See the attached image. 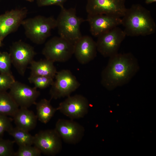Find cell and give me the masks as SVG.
Masks as SVG:
<instances>
[{
  "mask_svg": "<svg viewBox=\"0 0 156 156\" xmlns=\"http://www.w3.org/2000/svg\"><path fill=\"white\" fill-rule=\"evenodd\" d=\"M139 69L138 61L131 53H118L109 57L101 73V83L107 90H113L128 83Z\"/></svg>",
  "mask_w": 156,
  "mask_h": 156,
  "instance_id": "cell-1",
  "label": "cell"
},
{
  "mask_svg": "<svg viewBox=\"0 0 156 156\" xmlns=\"http://www.w3.org/2000/svg\"><path fill=\"white\" fill-rule=\"evenodd\" d=\"M122 19L126 36H146L155 33L156 24L150 11L139 4L127 8Z\"/></svg>",
  "mask_w": 156,
  "mask_h": 156,
  "instance_id": "cell-2",
  "label": "cell"
},
{
  "mask_svg": "<svg viewBox=\"0 0 156 156\" xmlns=\"http://www.w3.org/2000/svg\"><path fill=\"white\" fill-rule=\"evenodd\" d=\"M60 12L56 19L60 36L74 44L81 37L80 26L86 19L78 16L75 8L66 9L60 7Z\"/></svg>",
  "mask_w": 156,
  "mask_h": 156,
  "instance_id": "cell-3",
  "label": "cell"
},
{
  "mask_svg": "<svg viewBox=\"0 0 156 156\" xmlns=\"http://www.w3.org/2000/svg\"><path fill=\"white\" fill-rule=\"evenodd\" d=\"M21 25L26 37L37 44L44 43L50 36L52 30L57 26L56 19L53 17L40 15L25 19Z\"/></svg>",
  "mask_w": 156,
  "mask_h": 156,
  "instance_id": "cell-4",
  "label": "cell"
},
{
  "mask_svg": "<svg viewBox=\"0 0 156 156\" xmlns=\"http://www.w3.org/2000/svg\"><path fill=\"white\" fill-rule=\"evenodd\" d=\"M74 44L60 37L54 36L45 44L42 53L53 62H65L74 54Z\"/></svg>",
  "mask_w": 156,
  "mask_h": 156,
  "instance_id": "cell-5",
  "label": "cell"
},
{
  "mask_svg": "<svg viewBox=\"0 0 156 156\" xmlns=\"http://www.w3.org/2000/svg\"><path fill=\"white\" fill-rule=\"evenodd\" d=\"M55 78L49 92L51 100L67 97L80 85L76 77L68 70L57 72Z\"/></svg>",
  "mask_w": 156,
  "mask_h": 156,
  "instance_id": "cell-6",
  "label": "cell"
},
{
  "mask_svg": "<svg viewBox=\"0 0 156 156\" xmlns=\"http://www.w3.org/2000/svg\"><path fill=\"white\" fill-rule=\"evenodd\" d=\"M9 53L12 64L22 76L24 75L28 66L34 60L36 54L32 46L21 40L12 44Z\"/></svg>",
  "mask_w": 156,
  "mask_h": 156,
  "instance_id": "cell-7",
  "label": "cell"
},
{
  "mask_svg": "<svg viewBox=\"0 0 156 156\" xmlns=\"http://www.w3.org/2000/svg\"><path fill=\"white\" fill-rule=\"evenodd\" d=\"M126 36L124 30L118 26L113 28L97 37V51L104 57L116 55Z\"/></svg>",
  "mask_w": 156,
  "mask_h": 156,
  "instance_id": "cell-8",
  "label": "cell"
},
{
  "mask_svg": "<svg viewBox=\"0 0 156 156\" xmlns=\"http://www.w3.org/2000/svg\"><path fill=\"white\" fill-rule=\"evenodd\" d=\"M125 0H87L86 10L88 14H105L121 18L127 8Z\"/></svg>",
  "mask_w": 156,
  "mask_h": 156,
  "instance_id": "cell-9",
  "label": "cell"
},
{
  "mask_svg": "<svg viewBox=\"0 0 156 156\" xmlns=\"http://www.w3.org/2000/svg\"><path fill=\"white\" fill-rule=\"evenodd\" d=\"M34 137L33 144L42 153L53 156L62 150V139L55 129L41 131Z\"/></svg>",
  "mask_w": 156,
  "mask_h": 156,
  "instance_id": "cell-10",
  "label": "cell"
},
{
  "mask_svg": "<svg viewBox=\"0 0 156 156\" xmlns=\"http://www.w3.org/2000/svg\"><path fill=\"white\" fill-rule=\"evenodd\" d=\"M89 104L88 99L80 94L70 95L60 103L57 111L73 120L83 118L88 113Z\"/></svg>",
  "mask_w": 156,
  "mask_h": 156,
  "instance_id": "cell-11",
  "label": "cell"
},
{
  "mask_svg": "<svg viewBox=\"0 0 156 156\" xmlns=\"http://www.w3.org/2000/svg\"><path fill=\"white\" fill-rule=\"evenodd\" d=\"M9 94L19 107L28 108L35 104L40 94L35 87H32L15 81L9 89Z\"/></svg>",
  "mask_w": 156,
  "mask_h": 156,
  "instance_id": "cell-12",
  "label": "cell"
},
{
  "mask_svg": "<svg viewBox=\"0 0 156 156\" xmlns=\"http://www.w3.org/2000/svg\"><path fill=\"white\" fill-rule=\"evenodd\" d=\"M55 129L64 142L72 144L80 142L85 132L82 125L72 119H59Z\"/></svg>",
  "mask_w": 156,
  "mask_h": 156,
  "instance_id": "cell-13",
  "label": "cell"
},
{
  "mask_svg": "<svg viewBox=\"0 0 156 156\" xmlns=\"http://www.w3.org/2000/svg\"><path fill=\"white\" fill-rule=\"evenodd\" d=\"M28 14L27 8H16L0 15V40L16 31L22 25Z\"/></svg>",
  "mask_w": 156,
  "mask_h": 156,
  "instance_id": "cell-14",
  "label": "cell"
},
{
  "mask_svg": "<svg viewBox=\"0 0 156 156\" xmlns=\"http://www.w3.org/2000/svg\"><path fill=\"white\" fill-rule=\"evenodd\" d=\"M86 21L91 34L96 37L122 24L121 18L105 14H88Z\"/></svg>",
  "mask_w": 156,
  "mask_h": 156,
  "instance_id": "cell-15",
  "label": "cell"
},
{
  "mask_svg": "<svg viewBox=\"0 0 156 156\" xmlns=\"http://www.w3.org/2000/svg\"><path fill=\"white\" fill-rule=\"evenodd\" d=\"M96 42L90 36H82L74 44V54L80 64H87L96 56Z\"/></svg>",
  "mask_w": 156,
  "mask_h": 156,
  "instance_id": "cell-16",
  "label": "cell"
},
{
  "mask_svg": "<svg viewBox=\"0 0 156 156\" xmlns=\"http://www.w3.org/2000/svg\"><path fill=\"white\" fill-rule=\"evenodd\" d=\"M12 117L16 127L26 131L34 129L36 125V115L28 108L20 107Z\"/></svg>",
  "mask_w": 156,
  "mask_h": 156,
  "instance_id": "cell-17",
  "label": "cell"
},
{
  "mask_svg": "<svg viewBox=\"0 0 156 156\" xmlns=\"http://www.w3.org/2000/svg\"><path fill=\"white\" fill-rule=\"evenodd\" d=\"M30 75L54 78L57 72L54 62L47 59L33 60L30 64Z\"/></svg>",
  "mask_w": 156,
  "mask_h": 156,
  "instance_id": "cell-18",
  "label": "cell"
},
{
  "mask_svg": "<svg viewBox=\"0 0 156 156\" xmlns=\"http://www.w3.org/2000/svg\"><path fill=\"white\" fill-rule=\"evenodd\" d=\"M50 102V100L44 99L35 104L37 119L44 124L48 123L57 111V108L51 105Z\"/></svg>",
  "mask_w": 156,
  "mask_h": 156,
  "instance_id": "cell-19",
  "label": "cell"
},
{
  "mask_svg": "<svg viewBox=\"0 0 156 156\" xmlns=\"http://www.w3.org/2000/svg\"><path fill=\"white\" fill-rule=\"evenodd\" d=\"M19 107L9 92L0 91V114L12 117Z\"/></svg>",
  "mask_w": 156,
  "mask_h": 156,
  "instance_id": "cell-20",
  "label": "cell"
},
{
  "mask_svg": "<svg viewBox=\"0 0 156 156\" xmlns=\"http://www.w3.org/2000/svg\"><path fill=\"white\" fill-rule=\"evenodd\" d=\"M7 132L13 138L15 143L19 146L33 144L34 137L29 131L12 126Z\"/></svg>",
  "mask_w": 156,
  "mask_h": 156,
  "instance_id": "cell-21",
  "label": "cell"
},
{
  "mask_svg": "<svg viewBox=\"0 0 156 156\" xmlns=\"http://www.w3.org/2000/svg\"><path fill=\"white\" fill-rule=\"evenodd\" d=\"M29 82L33 84L37 88L43 89L51 86L53 78L45 76L30 75L28 78Z\"/></svg>",
  "mask_w": 156,
  "mask_h": 156,
  "instance_id": "cell-22",
  "label": "cell"
},
{
  "mask_svg": "<svg viewBox=\"0 0 156 156\" xmlns=\"http://www.w3.org/2000/svg\"><path fill=\"white\" fill-rule=\"evenodd\" d=\"M40 151L34 146L26 145L19 146L18 150L14 152V156H39L41 155Z\"/></svg>",
  "mask_w": 156,
  "mask_h": 156,
  "instance_id": "cell-23",
  "label": "cell"
},
{
  "mask_svg": "<svg viewBox=\"0 0 156 156\" xmlns=\"http://www.w3.org/2000/svg\"><path fill=\"white\" fill-rule=\"evenodd\" d=\"M12 62L9 53H0V73L12 74L11 70Z\"/></svg>",
  "mask_w": 156,
  "mask_h": 156,
  "instance_id": "cell-24",
  "label": "cell"
},
{
  "mask_svg": "<svg viewBox=\"0 0 156 156\" xmlns=\"http://www.w3.org/2000/svg\"><path fill=\"white\" fill-rule=\"evenodd\" d=\"M15 142L9 140L0 138V156L14 155V145Z\"/></svg>",
  "mask_w": 156,
  "mask_h": 156,
  "instance_id": "cell-25",
  "label": "cell"
},
{
  "mask_svg": "<svg viewBox=\"0 0 156 156\" xmlns=\"http://www.w3.org/2000/svg\"><path fill=\"white\" fill-rule=\"evenodd\" d=\"M15 81L12 74L0 73V91L9 89Z\"/></svg>",
  "mask_w": 156,
  "mask_h": 156,
  "instance_id": "cell-26",
  "label": "cell"
},
{
  "mask_svg": "<svg viewBox=\"0 0 156 156\" xmlns=\"http://www.w3.org/2000/svg\"><path fill=\"white\" fill-rule=\"evenodd\" d=\"M12 119L8 116L0 114V138H1L5 132H7L12 127Z\"/></svg>",
  "mask_w": 156,
  "mask_h": 156,
  "instance_id": "cell-27",
  "label": "cell"
},
{
  "mask_svg": "<svg viewBox=\"0 0 156 156\" xmlns=\"http://www.w3.org/2000/svg\"><path fill=\"white\" fill-rule=\"evenodd\" d=\"M38 6L43 7L51 5H57L61 7L68 0H37Z\"/></svg>",
  "mask_w": 156,
  "mask_h": 156,
  "instance_id": "cell-28",
  "label": "cell"
},
{
  "mask_svg": "<svg viewBox=\"0 0 156 156\" xmlns=\"http://www.w3.org/2000/svg\"><path fill=\"white\" fill-rule=\"evenodd\" d=\"M146 3L149 4L156 2V0H144Z\"/></svg>",
  "mask_w": 156,
  "mask_h": 156,
  "instance_id": "cell-29",
  "label": "cell"
},
{
  "mask_svg": "<svg viewBox=\"0 0 156 156\" xmlns=\"http://www.w3.org/2000/svg\"><path fill=\"white\" fill-rule=\"evenodd\" d=\"M27 0V1H30V2H32L34 1V0Z\"/></svg>",
  "mask_w": 156,
  "mask_h": 156,
  "instance_id": "cell-30",
  "label": "cell"
},
{
  "mask_svg": "<svg viewBox=\"0 0 156 156\" xmlns=\"http://www.w3.org/2000/svg\"><path fill=\"white\" fill-rule=\"evenodd\" d=\"M1 42H2V41L0 40V47H1V43H2ZM0 53H1V52H0Z\"/></svg>",
  "mask_w": 156,
  "mask_h": 156,
  "instance_id": "cell-31",
  "label": "cell"
}]
</instances>
